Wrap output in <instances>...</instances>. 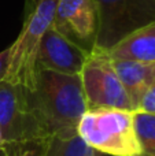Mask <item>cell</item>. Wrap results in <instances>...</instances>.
Segmentation results:
<instances>
[{"label":"cell","mask_w":155,"mask_h":156,"mask_svg":"<svg viewBox=\"0 0 155 156\" xmlns=\"http://www.w3.org/2000/svg\"><path fill=\"white\" fill-rule=\"evenodd\" d=\"M47 138L4 143L2 147L3 156H43Z\"/></svg>","instance_id":"cell-13"},{"label":"cell","mask_w":155,"mask_h":156,"mask_svg":"<svg viewBox=\"0 0 155 156\" xmlns=\"http://www.w3.org/2000/svg\"><path fill=\"white\" fill-rule=\"evenodd\" d=\"M8 65H10V47L0 52V82L7 78Z\"/></svg>","instance_id":"cell-15"},{"label":"cell","mask_w":155,"mask_h":156,"mask_svg":"<svg viewBox=\"0 0 155 156\" xmlns=\"http://www.w3.org/2000/svg\"><path fill=\"white\" fill-rule=\"evenodd\" d=\"M3 144H4V141H3V136H2V130H0V152H2V147Z\"/></svg>","instance_id":"cell-16"},{"label":"cell","mask_w":155,"mask_h":156,"mask_svg":"<svg viewBox=\"0 0 155 156\" xmlns=\"http://www.w3.org/2000/svg\"><path fill=\"white\" fill-rule=\"evenodd\" d=\"M135 129L140 145V156H155V115L135 111Z\"/></svg>","instance_id":"cell-12"},{"label":"cell","mask_w":155,"mask_h":156,"mask_svg":"<svg viewBox=\"0 0 155 156\" xmlns=\"http://www.w3.org/2000/svg\"><path fill=\"white\" fill-rule=\"evenodd\" d=\"M113 66L128 93L133 111H137L144 92L155 80V63L113 59Z\"/></svg>","instance_id":"cell-10"},{"label":"cell","mask_w":155,"mask_h":156,"mask_svg":"<svg viewBox=\"0 0 155 156\" xmlns=\"http://www.w3.org/2000/svg\"><path fill=\"white\" fill-rule=\"evenodd\" d=\"M81 83L88 108H122L133 111L124 85L107 51L95 48L89 54L81 73Z\"/></svg>","instance_id":"cell-5"},{"label":"cell","mask_w":155,"mask_h":156,"mask_svg":"<svg viewBox=\"0 0 155 156\" xmlns=\"http://www.w3.org/2000/svg\"><path fill=\"white\" fill-rule=\"evenodd\" d=\"M77 134L99 154L140 156L135 129V111L122 108H88L77 127Z\"/></svg>","instance_id":"cell-2"},{"label":"cell","mask_w":155,"mask_h":156,"mask_svg":"<svg viewBox=\"0 0 155 156\" xmlns=\"http://www.w3.org/2000/svg\"><path fill=\"white\" fill-rule=\"evenodd\" d=\"M0 130L4 143L47 138L27 108L23 86L5 80L0 82Z\"/></svg>","instance_id":"cell-7"},{"label":"cell","mask_w":155,"mask_h":156,"mask_svg":"<svg viewBox=\"0 0 155 156\" xmlns=\"http://www.w3.org/2000/svg\"><path fill=\"white\" fill-rule=\"evenodd\" d=\"M89 52L66 38L52 27L45 30L37 52L38 70L78 76L87 62Z\"/></svg>","instance_id":"cell-8"},{"label":"cell","mask_w":155,"mask_h":156,"mask_svg":"<svg viewBox=\"0 0 155 156\" xmlns=\"http://www.w3.org/2000/svg\"><path fill=\"white\" fill-rule=\"evenodd\" d=\"M137 111L142 112H147V114H154L155 115V80L147 88V90L144 92L142 100L139 103V108Z\"/></svg>","instance_id":"cell-14"},{"label":"cell","mask_w":155,"mask_h":156,"mask_svg":"<svg viewBox=\"0 0 155 156\" xmlns=\"http://www.w3.org/2000/svg\"><path fill=\"white\" fill-rule=\"evenodd\" d=\"M99 29L95 48L109 51L132 32L155 21V0H95Z\"/></svg>","instance_id":"cell-4"},{"label":"cell","mask_w":155,"mask_h":156,"mask_svg":"<svg viewBox=\"0 0 155 156\" xmlns=\"http://www.w3.org/2000/svg\"><path fill=\"white\" fill-rule=\"evenodd\" d=\"M93 148L82 141L78 134L71 137H47L43 156H99Z\"/></svg>","instance_id":"cell-11"},{"label":"cell","mask_w":155,"mask_h":156,"mask_svg":"<svg viewBox=\"0 0 155 156\" xmlns=\"http://www.w3.org/2000/svg\"><path fill=\"white\" fill-rule=\"evenodd\" d=\"M107 54L111 59L155 63V21L132 32Z\"/></svg>","instance_id":"cell-9"},{"label":"cell","mask_w":155,"mask_h":156,"mask_svg":"<svg viewBox=\"0 0 155 156\" xmlns=\"http://www.w3.org/2000/svg\"><path fill=\"white\" fill-rule=\"evenodd\" d=\"M25 101L44 137H71L88 110L81 77L38 70L33 88H23Z\"/></svg>","instance_id":"cell-1"},{"label":"cell","mask_w":155,"mask_h":156,"mask_svg":"<svg viewBox=\"0 0 155 156\" xmlns=\"http://www.w3.org/2000/svg\"><path fill=\"white\" fill-rule=\"evenodd\" d=\"M56 4L58 0H27L21 33L10 45V65L5 81L26 89L33 88L38 73L40 40L52 25Z\"/></svg>","instance_id":"cell-3"},{"label":"cell","mask_w":155,"mask_h":156,"mask_svg":"<svg viewBox=\"0 0 155 156\" xmlns=\"http://www.w3.org/2000/svg\"><path fill=\"white\" fill-rule=\"evenodd\" d=\"M52 27L87 52L96 47L99 29L95 0H58Z\"/></svg>","instance_id":"cell-6"}]
</instances>
